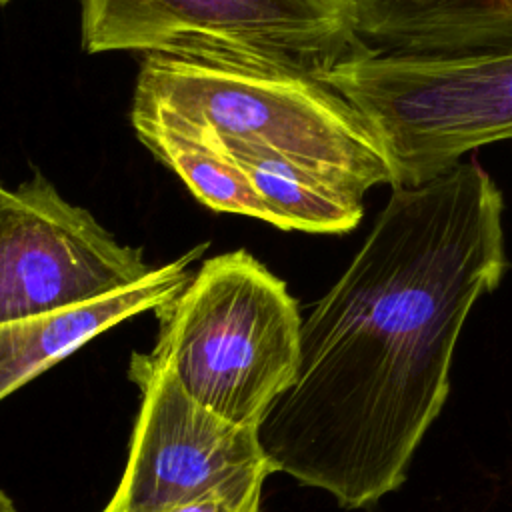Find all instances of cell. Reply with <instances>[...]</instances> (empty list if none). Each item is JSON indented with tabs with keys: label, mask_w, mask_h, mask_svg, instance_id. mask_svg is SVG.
<instances>
[{
	"label": "cell",
	"mask_w": 512,
	"mask_h": 512,
	"mask_svg": "<svg viewBox=\"0 0 512 512\" xmlns=\"http://www.w3.org/2000/svg\"><path fill=\"white\" fill-rule=\"evenodd\" d=\"M502 192L476 162L394 186L300 328L294 380L256 426L272 472L364 508L398 490L450 392L472 306L506 270Z\"/></svg>",
	"instance_id": "6da1fadb"
},
{
	"label": "cell",
	"mask_w": 512,
	"mask_h": 512,
	"mask_svg": "<svg viewBox=\"0 0 512 512\" xmlns=\"http://www.w3.org/2000/svg\"><path fill=\"white\" fill-rule=\"evenodd\" d=\"M130 120L272 148L360 194L394 184L362 114L312 78L148 54L136 76Z\"/></svg>",
	"instance_id": "7a4b0ae2"
},
{
	"label": "cell",
	"mask_w": 512,
	"mask_h": 512,
	"mask_svg": "<svg viewBox=\"0 0 512 512\" xmlns=\"http://www.w3.org/2000/svg\"><path fill=\"white\" fill-rule=\"evenodd\" d=\"M150 350L214 414L258 426L294 380L302 318L284 280L246 250L202 262L158 306Z\"/></svg>",
	"instance_id": "3957f363"
},
{
	"label": "cell",
	"mask_w": 512,
	"mask_h": 512,
	"mask_svg": "<svg viewBox=\"0 0 512 512\" xmlns=\"http://www.w3.org/2000/svg\"><path fill=\"white\" fill-rule=\"evenodd\" d=\"M82 48L318 80L366 54L346 0H82Z\"/></svg>",
	"instance_id": "277c9868"
},
{
	"label": "cell",
	"mask_w": 512,
	"mask_h": 512,
	"mask_svg": "<svg viewBox=\"0 0 512 512\" xmlns=\"http://www.w3.org/2000/svg\"><path fill=\"white\" fill-rule=\"evenodd\" d=\"M320 82L376 134L394 186L426 182L476 148L512 140V48L464 54L368 50Z\"/></svg>",
	"instance_id": "5b68a950"
},
{
	"label": "cell",
	"mask_w": 512,
	"mask_h": 512,
	"mask_svg": "<svg viewBox=\"0 0 512 512\" xmlns=\"http://www.w3.org/2000/svg\"><path fill=\"white\" fill-rule=\"evenodd\" d=\"M152 270L42 174L0 198V324L100 300Z\"/></svg>",
	"instance_id": "8992f818"
},
{
	"label": "cell",
	"mask_w": 512,
	"mask_h": 512,
	"mask_svg": "<svg viewBox=\"0 0 512 512\" xmlns=\"http://www.w3.org/2000/svg\"><path fill=\"white\" fill-rule=\"evenodd\" d=\"M128 376L140 412L124 474L102 512H168L266 460L256 426L202 406L152 352L132 354Z\"/></svg>",
	"instance_id": "52a82bcc"
},
{
	"label": "cell",
	"mask_w": 512,
	"mask_h": 512,
	"mask_svg": "<svg viewBox=\"0 0 512 512\" xmlns=\"http://www.w3.org/2000/svg\"><path fill=\"white\" fill-rule=\"evenodd\" d=\"M206 244L158 266L144 280L62 312L0 324V400L122 320L156 310L190 280L188 264Z\"/></svg>",
	"instance_id": "ba28073f"
},
{
	"label": "cell",
	"mask_w": 512,
	"mask_h": 512,
	"mask_svg": "<svg viewBox=\"0 0 512 512\" xmlns=\"http://www.w3.org/2000/svg\"><path fill=\"white\" fill-rule=\"evenodd\" d=\"M374 52L464 54L512 48V0H434L390 4L356 16Z\"/></svg>",
	"instance_id": "9c48e42d"
},
{
	"label": "cell",
	"mask_w": 512,
	"mask_h": 512,
	"mask_svg": "<svg viewBox=\"0 0 512 512\" xmlns=\"http://www.w3.org/2000/svg\"><path fill=\"white\" fill-rule=\"evenodd\" d=\"M190 136L228 152L238 162L270 210L276 228L344 234L358 226L364 212V194L328 174L258 144L202 134Z\"/></svg>",
	"instance_id": "30bf717a"
},
{
	"label": "cell",
	"mask_w": 512,
	"mask_h": 512,
	"mask_svg": "<svg viewBox=\"0 0 512 512\" xmlns=\"http://www.w3.org/2000/svg\"><path fill=\"white\" fill-rule=\"evenodd\" d=\"M132 126L140 142L178 174L202 204L218 212L258 218L274 226L270 210L228 152L156 122L132 120Z\"/></svg>",
	"instance_id": "8fae6325"
},
{
	"label": "cell",
	"mask_w": 512,
	"mask_h": 512,
	"mask_svg": "<svg viewBox=\"0 0 512 512\" xmlns=\"http://www.w3.org/2000/svg\"><path fill=\"white\" fill-rule=\"evenodd\" d=\"M268 474L272 468L262 460L168 512H260L262 486Z\"/></svg>",
	"instance_id": "7c38bea8"
},
{
	"label": "cell",
	"mask_w": 512,
	"mask_h": 512,
	"mask_svg": "<svg viewBox=\"0 0 512 512\" xmlns=\"http://www.w3.org/2000/svg\"><path fill=\"white\" fill-rule=\"evenodd\" d=\"M0 512H16L12 500L2 490H0Z\"/></svg>",
	"instance_id": "4fadbf2b"
},
{
	"label": "cell",
	"mask_w": 512,
	"mask_h": 512,
	"mask_svg": "<svg viewBox=\"0 0 512 512\" xmlns=\"http://www.w3.org/2000/svg\"><path fill=\"white\" fill-rule=\"evenodd\" d=\"M6 190H8V188H4V186H2V182H0V198L4 196V192H6Z\"/></svg>",
	"instance_id": "5bb4252c"
},
{
	"label": "cell",
	"mask_w": 512,
	"mask_h": 512,
	"mask_svg": "<svg viewBox=\"0 0 512 512\" xmlns=\"http://www.w3.org/2000/svg\"><path fill=\"white\" fill-rule=\"evenodd\" d=\"M6 2H8V0H0V4H6Z\"/></svg>",
	"instance_id": "9a60e30c"
}]
</instances>
